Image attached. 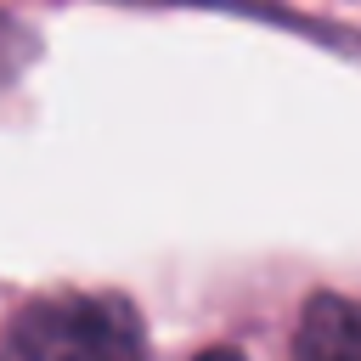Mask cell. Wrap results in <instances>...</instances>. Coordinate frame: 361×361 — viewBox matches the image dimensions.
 Wrapping results in <instances>:
<instances>
[{
  "instance_id": "6da1fadb",
  "label": "cell",
  "mask_w": 361,
  "mask_h": 361,
  "mask_svg": "<svg viewBox=\"0 0 361 361\" xmlns=\"http://www.w3.org/2000/svg\"><path fill=\"white\" fill-rule=\"evenodd\" d=\"M0 361H147V327L124 293L68 288L28 299L6 322Z\"/></svg>"
},
{
  "instance_id": "7a4b0ae2",
  "label": "cell",
  "mask_w": 361,
  "mask_h": 361,
  "mask_svg": "<svg viewBox=\"0 0 361 361\" xmlns=\"http://www.w3.org/2000/svg\"><path fill=\"white\" fill-rule=\"evenodd\" d=\"M293 361H361V299L316 293L299 316Z\"/></svg>"
},
{
  "instance_id": "3957f363",
  "label": "cell",
  "mask_w": 361,
  "mask_h": 361,
  "mask_svg": "<svg viewBox=\"0 0 361 361\" xmlns=\"http://www.w3.org/2000/svg\"><path fill=\"white\" fill-rule=\"evenodd\" d=\"M34 51H39L34 28H23L17 17H6V11H0V85H6V79H17V73L34 62Z\"/></svg>"
},
{
  "instance_id": "277c9868",
  "label": "cell",
  "mask_w": 361,
  "mask_h": 361,
  "mask_svg": "<svg viewBox=\"0 0 361 361\" xmlns=\"http://www.w3.org/2000/svg\"><path fill=\"white\" fill-rule=\"evenodd\" d=\"M197 361H243V355H237V350H203Z\"/></svg>"
}]
</instances>
